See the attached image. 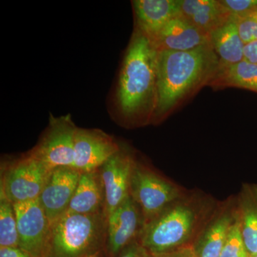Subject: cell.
I'll list each match as a JSON object with an SVG mask.
<instances>
[{
    "instance_id": "cell-1",
    "label": "cell",
    "mask_w": 257,
    "mask_h": 257,
    "mask_svg": "<svg viewBox=\"0 0 257 257\" xmlns=\"http://www.w3.org/2000/svg\"><path fill=\"white\" fill-rule=\"evenodd\" d=\"M157 59L148 37L134 28L114 94L116 116L124 127L152 124L157 104Z\"/></svg>"
},
{
    "instance_id": "cell-2",
    "label": "cell",
    "mask_w": 257,
    "mask_h": 257,
    "mask_svg": "<svg viewBox=\"0 0 257 257\" xmlns=\"http://www.w3.org/2000/svg\"><path fill=\"white\" fill-rule=\"evenodd\" d=\"M219 68L211 43L183 52H157V104L152 124H160L186 105L208 87Z\"/></svg>"
},
{
    "instance_id": "cell-3",
    "label": "cell",
    "mask_w": 257,
    "mask_h": 257,
    "mask_svg": "<svg viewBox=\"0 0 257 257\" xmlns=\"http://www.w3.org/2000/svg\"><path fill=\"white\" fill-rule=\"evenodd\" d=\"M211 205L203 198L184 195L149 221L139 241L151 254L192 244L211 217Z\"/></svg>"
},
{
    "instance_id": "cell-4",
    "label": "cell",
    "mask_w": 257,
    "mask_h": 257,
    "mask_svg": "<svg viewBox=\"0 0 257 257\" xmlns=\"http://www.w3.org/2000/svg\"><path fill=\"white\" fill-rule=\"evenodd\" d=\"M105 212L82 214L67 211L51 224L45 257H86L99 253L106 241Z\"/></svg>"
},
{
    "instance_id": "cell-5",
    "label": "cell",
    "mask_w": 257,
    "mask_h": 257,
    "mask_svg": "<svg viewBox=\"0 0 257 257\" xmlns=\"http://www.w3.org/2000/svg\"><path fill=\"white\" fill-rule=\"evenodd\" d=\"M184 195L178 186L136 160L130 182V196L141 209L145 225Z\"/></svg>"
},
{
    "instance_id": "cell-6",
    "label": "cell",
    "mask_w": 257,
    "mask_h": 257,
    "mask_svg": "<svg viewBox=\"0 0 257 257\" xmlns=\"http://www.w3.org/2000/svg\"><path fill=\"white\" fill-rule=\"evenodd\" d=\"M51 170L28 152L3 170L0 195L13 204L35 200L40 197Z\"/></svg>"
},
{
    "instance_id": "cell-7",
    "label": "cell",
    "mask_w": 257,
    "mask_h": 257,
    "mask_svg": "<svg viewBox=\"0 0 257 257\" xmlns=\"http://www.w3.org/2000/svg\"><path fill=\"white\" fill-rule=\"evenodd\" d=\"M77 126L70 114L50 115L46 130L36 146L28 152L51 170L59 167H73L74 137Z\"/></svg>"
},
{
    "instance_id": "cell-8",
    "label": "cell",
    "mask_w": 257,
    "mask_h": 257,
    "mask_svg": "<svg viewBox=\"0 0 257 257\" xmlns=\"http://www.w3.org/2000/svg\"><path fill=\"white\" fill-rule=\"evenodd\" d=\"M19 247L33 257H45L51 223L40 199L14 204Z\"/></svg>"
},
{
    "instance_id": "cell-9",
    "label": "cell",
    "mask_w": 257,
    "mask_h": 257,
    "mask_svg": "<svg viewBox=\"0 0 257 257\" xmlns=\"http://www.w3.org/2000/svg\"><path fill=\"white\" fill-rule=\"evenodd\" d=\"M136 160L134 152L121 145L119 151L99 169L105 195L106 216L130 195V182Z\"/></svg>"
},
{
    "instance_id": "cell-10",
    "label": "cell",
    "mask_w": 257,
    "mask_h": 257,
    "mask_svg": "<svg viewBox=\"0 0 257 257\" xmlns=\"http://www.w3.org/2000/svg\"><path fill=\"white\" fill-rule=\"evenodd\" d=\"M145 226L141 209L131 196L107 216L106 248L111 257L140 239Z\"/></svg>"
},
{
    "instance_id": "cell-11",
    "label": "cell",
    "mask_w": 257,
    "mask_h": 257,
    "mask_svg": "<svg viewBox=\"0 0 257 257\" xmlns=\"http://www.w3.org/2000/svg\"><path fill=\"white\" fill-rule=\"evenodd\" d=\"M121 144L98 128H77L74 137L73 167L81 172L99 170L116 152Z\"/></svg>"
},
{
    "instance_id": "cell-12",
    "label": "cell",
    "mask_w": 257,
    "mask_h": 257,
    "mask_svg": "<svg viewBox=\"0 0 257 257\" xmlns=\"http://www.w3.org/2000/svg\"><path fill=\"white\" fill-rule=\"evenodd\" d=\"M81 173L73 167H56L50 171L38 199L51 224L68 210Z\"/></svg>"
},
{
    "instance_id": "cell-13",
    "label": "cell",
    "mask_w": 257,
    "mask_h": 257,
    "mask_svg": "<svg viewBox=\"0 0 257 257\" xmlns=\"http://www.w3.org/2000/svg\"><path fill=\"white\" fill-rule=\"evenodd\" d=\"M157 52H183L210 43V37L182 15L171 19L160 31L149 39Z\"/></svg>"
},
{
    "instance_id": "cell-14",
    "label": "cell",
    "mask_w": 257,
    "mask_h": 257,
    "mask_svg": "<svg viewBox=\"0 0 257 257\" xmlns=\"http://www.w3.org/2000/svg\"><path fill=\"white\" fill-rule=\"evenodd\" d=\"M236 214V207L229 204L212 214L193 243L196 257L220 256Z\"/></svg>"
},
{
    "instance_id": "cell-15",
    "label": "cell",
    "mask_w": 257,
    "mask_h": 257,
    "mask_svg": "<svg viewBox=\"0 0 257 257\" xmlns=\"http://www.w3.org/2000/svg\"><path fill=\"white\" fill-rule=\"evenodd\" d=\"M135 27L149 39L157 33L179 12V0H134L132 1Z\"/></svg>"
},
{
    "instance_id": "cell-16",
    "label": "cell",
    "mask_w": 257,
    "mask_h": 257,
    "mask_svg": "<svg viewBox=\"0 0 257 257\" xmlns=\"http://www.w3.org/2000/svg\"><path fill=\"white\" fill-rule=\"evenodd\" d=\"M179 6L180 15L208 35L231 18L221 0H179Z\"/></svg>"
},
{
    "instance_id": "cell-17",
    "label": "cell",
    "mask_w": 257,
    "mask_h": 257,
    "mask_svg": "<svg viewBox=\"0 0 257 257\" xmlns=\"http://www.w3.org/2000/svg\"><path fill=\"white\" fill-rule=\"evenodd\" d=\"M105 195L99 170L82 172L68 210L82 214L105 212Z\"/></svg>"
},
{
    "instance_id": "cell-18",
    "label": "cell",
    "mask_w": 257,
    "mask_h": 257,
    "mask_svg": "<svg viewBox=\"0 0 257 257\" xmlns=\"http://www.w3.org/2000/svg\"><path fill=\"white\" fill-rule=\"evenodd\" d=\"M210 43L219 61V67L231 65L243 60V43L236 25L231 16L220 28L209 35Z\"/></svg>"
},
{
    "instance_id": "cell-19",
    "label": "cell",
    "mask_w": 257,
    "mask_h": 257,
    "mask_svg": "<svg viewBox=\"0 0 257 257\" xmlns=\"http://www.w3.org/2000/svg\"><path fill=\"white\" fill-rule=\"evenodd\" d=\"M208 87L213 90L238 88L257 93V64L246 60L219 67Z\"/></svg>"
},
{
    "instance_id": "cell-20",
    "label": "cell",
    "mask_w": 257,
    "mask_h": 257,
    "mask_svg": "<svg viewBox=\"0 0 257 257\" xmlns=\"http://www.w3.org/2000/svg\"><path fill=\"white\" fill-rule=\"evenodd\" d=\"M241 234L249 256L257 254V186L244 187L238 200Z\"/></svg>"
},
{
    "instance_id": "cell-21",
    "label": "cell",
    "mask_w": 257,
    "mask_h": 257,
    "mask_svg": "<svg viewBox=\"0 0 257 257\" xmlns=\"http://www.w3.org/2000/svg\"><path fill=\"white\" fill-rule=\"evenodd\" d=\"M0 247H19L14 204L0 195Z\"/></svg>"
},
{
    "instance_id": "cell-22",
    "label": "cell",
    "mask_w": 257,
    "mask_h": 257,
    "mask_svg": "<svg viewBox=\"0 0 257 257\" xmlns=\"http://www.w3.org/2000/svg\"><path fill=\"white\" fill-rule=\"evenodd\" d=\"M219 257H250L243 242L238 212Z\"/></svg>"
},
{
    "instance_id": "cell-23",
    "label": "cell",
    "mask_w": 257,
    "mask_h": 257,
    "mask_svg": "<svg viewBox=\"0 0 257 257\" xmlns=\"http://www.w3.org/2000/svg\"><path fill=\"white\" fill-rule=\"evenodd\" d=\"M235 19L240 37L245 45L257 40V8Z\"/></svg>"
},
{
    "instance_id": "cell-24",
    "label": "cell",
    "mask_w": 257,
    "mask_h": 257,
    "mask_svg": "<svg viewBox=\"0 0 257 257\" xmlns=\"http://www.w3.org/2000/svg\"><path fill=\"white\" fill-rule=\"evenodd\" d=\"M233 18H238L257 8V0H221Z\"/></svg>"
},
{
    "instance_id": "cell-25",
    "label": "cell",
    "mask_w": 257,
    "mask_h": 257,
    "mask_svg": "<svg viewBox=\"0 0 257 257\" xmlns=\"http://www.w3.org/2000/svg\"><path fill=\"white\" fill-rule=\"evenodd\" d=\"M149 255L150 253L143 247L138 239L128 245L116 257H149Z\"/></svg>"
},
{
    "instance_id": "cell-26",
    "label": "cell",
    "mask_w": 257,
    "mask_h": 257,
    "mask_svg": "<svg viewBox=\"0 0 257 257\" xmlns=\"http://www.w3.org/2000/svg\"><path fill=\"white\" fill-rule=\"evenodd\" d=\"M149 257H196V255L193 244H190L172 250L168 252L159 253V254L150 253Z\"/></svg>"
},
{
    "instance_id": "cell-27",
    "label": "cell",
    "mask_w": 257,
    "mask_h": 257,
    "mask_svg": "<svg viewBox=\"0 0 257 257\" xmlns=\"http://www.w3.org/2000/svg\"><path fill=\"white\" fill-rule=\"evenodd\" d=\"M243 60L257 64V40L248 42L243 49Z\"/></svg>"
},
{
    "instance_id": "cell-28",
    "label": "cell",
    "mask_w": 257,
    "mask_h": 257,
    "mask_svg": "<svg viewBox=\"0 0 257 257\" xmlns=\"http://www.w3.org/2000/svg\"><path fill=\"white\" fill-rule=\"evenodd\" d=\"M0 257H33L20 247H0Z\"/></svg>"
},
{
    "instance_id": "cell-29",
    "label": "cell",
    "mask_w": 257,
    "mask_h": 257,
    "mask_svg": "<svg viewBox=\"0 0 257 257\" xmlns=\"http://www.w3.org/2000/svg\"><path fill=\"white\" fill-rule=\"evenodd\" d=\"M99 253H95V254L89 255V256H87L86 257H99Z\"/></svg>"
},
{
    "instance_id": "cell-30",
    "label": "cell",
    "mask_w": 257,
    "mask_h": 257,
    "mask_svg": "<svg viewBox=\"0 0 257 257\" xmlns=\"http://www.w3.org/2000/svg\"><path fill=\"white\" fill-rule=\"evenodd\" d=\"M251 257H257V254L256 255H254V256H251Z\"/></svg>"
}]
</instances>
